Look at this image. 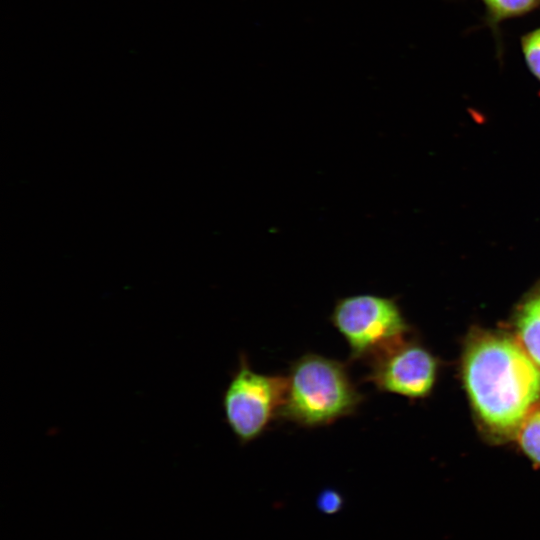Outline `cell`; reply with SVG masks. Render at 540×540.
Returning a JSON list of instances; mask_svg holds the SVG:
<instances>
[{
	"label": "cell",
	"instance_id": "cell-1",
	"mask_svg": "<svg viewBox=\"0 0 540 540\" xmlns=\"http://www.w3.org/2000/svg\"><path fill=\"white\" fill-rule=\"evenodd\" d=\"M463 376L476 413L497 433L518 430L540 401V367L506 336L473 340L465 353Z\"/></svg>",
	"mask_w": 540,
	"mask_h": 540
},
{
	"label": "cell",
	"instance_id": "cell-2",
	"mask_svg": "<svg viewBox=\"0 0 540 540\" xmlns=\"http://www.w3.org/2000/svg\"><path fill=\"white\" fill-rule=\"evenodd\" d=\"M280 418L304 428L331 425L357 413L365 396L345 363L308 352L290 364Z\"/></svg>",
	"mask_w": 540,
	"mask_h": 540
},
{
	"label": "cell",
	"instance_id": "cell-3",
	"mask_svg": "<svg viewBox=\"0 0 540 540\" xmlns=\"http://www.w3.org/2000/svg\"><path fill=\"white\" fill-rule=\"evenodd\" d=\"M287 378L254 371L244 353L222 396L225 422L241 445L261 437L280 419Z\"/></svg>",
	"mask_w": 540,
	"mask_h": 540
},
{
	"label": "cell",
	"instance_id": "cell-4",
	"mask_svg": "<svg viewBox=\"0 0 540 540\" xmlns=\"http://www.w3.org/2000/svg\"><path fill=\"white\" fill-rule=\"evenodd\" d=\"M329 320L349 346V362L366 361L399 342L407 329L393 298L370 293L337 299Z\"/></svg>",
	"mask_w": 540,
	"mask_h": 540
},
{
	"label": "cell",
	"instance_id": "cell-5",
	"mask_svg": "<svg viewBox=\"0 0 540 540\" xmlns=\"http://www.w3.org/2000/svg\"><path fill=\"white\" fill-rule=\"evenodd\" d=\"M399 342L365 361L369 372L364 381L372 383L381 392L410 398L423 397L434 384L436 362L424 348L413 344L400 345Z\"/></svg>",
	"mask_w": 540,
	"mask_h": 540
},
{
	"label": "cell",
	"instance_id": "cell-6",
	"mask_svg": "<svg viewBox=\"0 0 540 540\" xmlns=\"http://www.w3.org/2000/svg\"><path fill=\"white\" fill-rule=\"evenodd\" d=\"M516 326L521 346L540 367V297L523 306Z\"/></svg>",
	"mask_w": 540,
	"mask_h": 540
},
{
	"label": "cell",
	"instance_id": "cell-7",
	"mask_svg": "<svg viewBox=\"0 0 540 540\" xmlns=\"http://www.w3.org/2000/svg\"><path fill=\"white\" fill-rule=\"evenodd\" d=\"M518 430L523 451L534 463L540 465V411L529 414Z\"/></svg>",
	"mask_w": 540,
	"mask_h": 540
},
{
	"label": "cell",
	"instance_id": "cell-8",
	"mask_svg": "<svg viewBox=\"0 0 540 540\" xmlns=\"http://www.w3.org/2000/svg\"><path fill=\"white\" fill-rule=\"evenodd\" d=\"M494 21L525 14L540 5V0H482Z\"/></svg>",
	"mask_w": 540,
	"mask_h": 540
},
{
	"label": "cell",
	"instance_id": "cell-9",
	"mask_svg": "<svg viewBox=\"0 0 540 540\" xmlns=\"http://www.w3.org/2000/svg\"><path fill=\"white\" fill-rule=\"evenodd\" d=\"M521 43L530 71L540 80V28L523 36Z\"/></svg>",
	"mask_w": 540,
	"mask_h": 540
},
{
	"label": "cell",
	"instance_id": "cell-10",
	"mask_svg": "<svg viewBox=\"0 0 540 540\" xmlns=\"http://www.w3.org/2000/svg\"><path fill=\"white\" fill-rule=\"evenodd\" d=\"M342 497L334 490H324L318 497L319 509L326 513H333L340 509Z\"/></svg>",
	"mask_w": 540,
	"mask_h": 540
}]
</instances>
